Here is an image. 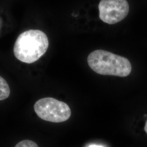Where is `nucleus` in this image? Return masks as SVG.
I'll list each match as a JSON object with an SVG mask.
<instances>
[{"mask_svg": "<svg viewBox=\"0 0 147 147\" xmlns=\"http://www.w3.org/2000/svg\"><path fill=\"white\" fill-rule=\"evenodd\" d=\"M49 42L47 34L38 30L21 33L16 40L13 51L18 60L31 64L38 61L47 51Z\"/></svg>", "mask_w": 147, "mask_h": 147, "instance_id": "obj_1", "label": "nucleus"}, {"mask_svg": "<svg viewBox=\"0 0 147 147\" xmlns=\"http://www.w3.org/2000/svg\"><path fill=\"white\" fill-rule=\"evenodd\" d=\"M90 69L102 75L126 77L132 70L131 64L128 59L103 50L92 52L87 57Z\"/></svg>", "mask_w": 147, "mask_h": 147, "instance_id": "obj_2", "label": "nucleus"}, {"mask_svg": "<svg viewBox=\"0 0 147 147\" xmlns=\"http://www.w3.org/2000/svg\"><path fill=\"white\" fill-rule=\"evenodd\" d=\"M34 109L40 119L52 123L65 121L71 115L68 104L51 97L38 100L34 105Z\"/></svg>", "mask_w": 147, "mask_h": 147, "instance_id": "obj_3", "label": "nucleus"}, {"mask_svg": "<svg viewBox=\"0 0 147 147\" xmlns=\"http://www.w3.org/2000/svg\"><path fill=\"white\" fill-rule=\"evenodd\" d=\"M98 7L100 19L110 25L123 20L129 11L126 0H101Z\"/></svg>", "mask_w": 147, "mask_h": 147, "instance_id": "obj_4", "label": "nucleus"}, {"mask_svg": "<svg viewBox=\"0 0 147 147\" xmlns=\"http://www.w3.org/2000/svg\"><path fill=\"white\" fill-rule=\"evenodd\" d=\"M11 90L5 79L0 76V101L5 100L10 95Z\"/></svg>", "mask_w": 147, "mask_h": 147, "instance_id": "obj_5", "label": "nucleus"}, {"mask_svg": "<svg viewBox=\"0 0 147 147\" xmlns=\"http://www.w3.org/2000/svg\"><path fill=\"white\" fill-rule=\"evenodd\" d=\"M15 147H39L36 143L31 141L25 140L19 142Z\"/></svg>", "mask_w": 147, "mask_h": 147, "instance_id": "obj_6", "label": "nucleus"}, {"mask_svg": "<svg viewBox=\"0 0 147 147\" xmlns=\"http://www.w3.org/2000/svg\"><path fill=\"white\" fill-rule=\"evenodd\" d=\"M88 147H104L98 144H90Z\"/></svg>", "mask_w": 147, "mask_h": 147, "instance_id": "obj_7", "label": "nucleus"}, {"mask_svg": "<svg viewBox=\"0 0 147 147\" xmlns=\"http://www.w3.org/2000/svg\"><path fill=\"white\" fill-rule=\"evenodd\" d=\"M144 131H145V132H146V134H147V121H146V124H145V126H144Z\"/></svg>", "mask_w": 147, "mask_h": 147, "instance_id": "obj_8", "label": "nucleus"}]
</instances>
